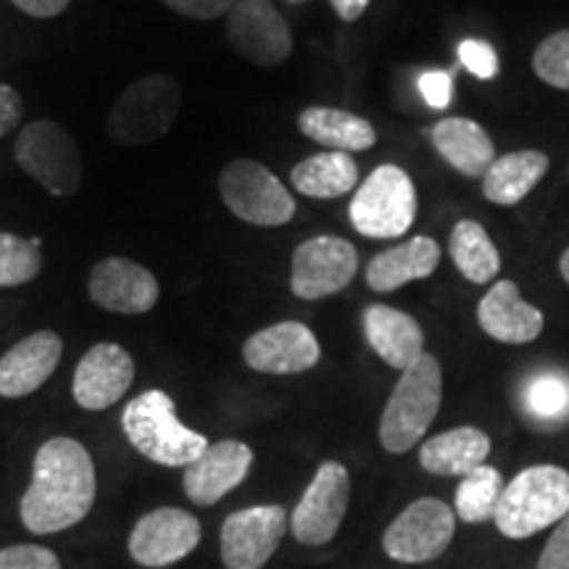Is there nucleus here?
<instances>
[{
  "label": "nucleus",
  "mask_w": 569,
  "mask_h": 569,
  "mask_svg": "<svg viewBox=\"0 0 569 569\" xmlns=\"http://www.w3.org/2000/svg\"><path fill=\"white\" fill-rule=\"evenodd\" d=\"M98 493L90 451L74 438H51L34 453L32 480L19 501L24 528L34 536H53L80 525Z\"/></svg>",
  "instance_id": "f257e3e1"
},
{
  "label": "nucleus",
  "mask_w": 569,
  "mask_h": 569,
  "mask_svg": "<svg viewBox=\"0 0 569 569\" xmlns=\"http://www.w3.org/2000/svg\"><path fill=\"white\" fill-rule=\"evenodd\" d=\"M443 403V369L438 359L422 353L398 377L393 393L380 417V446L388 453H407L415 448L430 425L436 422Z\"/></svg>",
  "instance_id": "f03ea898"
},
{
  "label": "nucleus",
  "mask_w": 569,
  "mask_h": 569,
  "mask_svg": "<svg viewBox=\"0 0 569 569\" xmlns=\"http://www.w3.org/2000/svg\"><path fill=\"white\" fill-rule=\"evenodd\" d=\"M122 430L140 457L161 467H188L209 448L206 436L180 422L163 390L134 396L122 411Z\"/></svg>",
  "instance_id": "7ed1b4c3"
},
{
  "label": "nucleus",
  "mask_w": 569,
  "mask_h": 569,
  "mask_svg": "<svg viewBox=\"0 0 569 569\" xmlns=\"http://www.w3.org/2000/svg\"><path fill=\"white\" fill-rule=\"evenodd\" d=\"M569 515V472L557 465L522 469L503 486L493 522L501 536L522 540Z\"/></svg>",
  "instance_id": "20e7f679"
},
{
  "label": "nucleus",
  "mask_w": 569,
  "mask_h": 569,
  "mask_svg": "<svg viewBox=\"0 0 569 569\" xmlns=\"http://www.w3.org/2000/svg\"><path fill=\"white\" fill-rule=\"evenodd\" d=\"M348 217H351L353 230L365 238H403L417 217L415 182L396 163H382L356 188Z\"/></svg>",
  "instance_id": "39448f33"
},
{
  "label": "nucleus",
  "mask_w": 569,
  "mask_h": 569,
  "mask_svg": "<svg viewBox=\"0 0 569 569\" xmlns=\"http://www.w3.org/2000/svg\"><path fill=\"white\" fill-rule=\"evenodd\" d=\"M180 84L169 74H148L117 98L109 113V134L117 146L142 148L172 130L180 111Z\"/></svg>",
  "instance_id": "423d86ee"
},
{
  "label": "nucleus",
  "mask_w": 569,
  "mask_h": 569,
  "mask_svg": "<svg viewBox=\"0 0 569 569\" xmlns=\"http://www.w3.org/2000/svg\"><path fill=\"white\" fill-rule=\"evenodd\" d=\"M17 163L40 188L56 198H69L82 184V156L77 142L61 124L38 119L19 132L13 146Z\"/></svg>",
  "instance_id": "0eeeda50"
},
{
  "label": "nucleus",
  "mask_w": 569,
  "mask_h": 569,
  "mask_svg": "<svg viewBox=\"0 0 569 569\" xmlns=\"http://www.w3.org/2000/svg\"><path fill=\"white\" fill-rule=\"evenodd\" d=\"M219 196L234 217L253 227H282L296 217L290 190L253 159H234L219 174Z\"/></svg>",
  "instance_id": "6e6552de"
},
{
  "label": "nucleus",
  "mask_w": 569,
  "mask_h": 569,
  "mask_svg": "<svg viewBox=\"0 0 569 569\" xmlns=\"http://www.w3.org/2000/svg\"><path fill=\"white\" fill-rule=\"evenodd\" d=\"M457 532V515L440 498H417L388 525L382 549L401 565H425L443 557Z\"/></svg>",
  "instance_id": "1a4fd4ad"
},
{
  "label": "nucleus",
  "mask_w": 569,
  "mask_h": 569,
  "mask_svg": "<svg viewBox=\"0 0 569 569\" xmlns=\"http://www.w3.org/2000/svg\"><path fill=\"white\" fill-rule=\"evenodd\" d=\"M351 501V475L340 461H325L290 515V532L301 546H325L338 536Z\"/></svg>",
  "instance_id": "9d476101"
},
{
  "label": "nucleus",
  "mask_w": 569,
  "mask_h": 569,
  "mask_svg": "<svg viewBox=\"0 0 569 569\" xmlns=\"http://www.w3.org/2000/svg\"><path fill=\"white\" fill-rule=\"evenodd\" d=\"M356 272H359V253L353 243L336 234H319L296 248L290 290L301 301H322L348 288Z\"/></svg>",
  "instance_id": "9b49d317"
},
{
  "label": "nucleus",
  "mask_w": 569,
  "mask_h": 569,
  "mask_svg": "<svg viewBox=\"0 0 569 569\" xmlns=\"http://www.w3.org/2000/svg\"><path fill=\"white\" fill-rule=\"evenodd\" d=\"M290 517L277 503L232 511L222 525V561L227 569H264L280 549Z\"/></svg>",
  "instance_id": "f8f14e48"
},
{
  "label": "nucleus",
  "mask_w": 569,
  "mask_h": 569,
  "mask_svg": "<svg viewBox=\"0 0 569 569\" xmlns=\"http://www.w3.org/2000/svg\"><path fill=\"white\" fill-rule=\"evenodd\" d=\"M201 522L190 511L161 507L142 515L130 532L127 549L140 567L159 569L190 557L201 543Z\"/></svg>",
  "instance_id": "ddd939ff"
},
{
  "label": "nucleus",
  "mask_w": 569,
  "mask_h": 569,
  "mask_svg": "<svg viewBox=\"0 0 569 569\" xmlns=\"http://www.w3.org/2000/svg\"><path fill=\"white\" fill-rule=\"evenodd\" d=\"M227 40L256 67H280L293 53V34L272 0H238L227 13Z\"/></svg>",
  "instance_id": "4468645a"
},
{
  "label": "nucleus",
  "mask_w": 569,
  "mask_h": 569,
  "mask_svg": "<svg viewBox=\"0 0 569 569\" xmlns=\"http://www.w3.org/2000/svg\"><path fill=\"white\" fill-rule=\"evenodd\" d=\"M322 359V346L303 322H277L243 343V361L261 375H301Z\"/></svg>",
  "instance_id": "2eb2a0df"
},
{
  "label": "nucleus",
  "mask_w": 569,
  "mask_h": 569,
  "mask_svg": "<svg viewBox=\"0 0 569 569\" xmlns=\"http://www.w3.org/2000/svg\"><path fill=\"white\" fill-rule=\"evenodd\" d=\"M88 293L92 303L113 315H148L161 298V288L156 274L138 261L124 256L98 261L88 280Z\"/></svg>",
  "instance_id": "dca6fc26"
},
{
  "label": "nucleus",
  "mask_w": 569,
  "mask_h": 569,
  "mask_svg": "<svg viewBox=\"0 0 569 569\" xmlns=\"http://www.w3.org/2000/svg\"><path fill=\"white\" fill-rule=\"evenodd\" d=\"M253 467V451L243 440H217L184 467L182 490L196 507H213L248 478Z\"/></svg>",
  "instance_id": "f3484780"
},
{
  "label": "nucleus",
  "mask_w": 569,
  "mask_h": 569,
  "mask_svg": "<svg viewBox=\"0 0 569 569\" xmlns=\"http://www.w3.org/2000/svg\"><path fill=\"white\" fill-rule=\"evenodd\" d=\"M134 380V361L117 343L92 346L77 365L71 393L84 411H106L124 398Z\"/></svg>",
  "instance_id": "a211bd4d"
},
{
  "label": "nucleus",
  "mask_w": 569,
  "mask_h": 569,
  "mask_svg": "<svg viewBox=\"0 0 569 569\" xmlns=\"http://www.w3.org/2000/svg\"><path fill=\"white\" fill-rule=\"evenodd\" d=\"M63 353L53 330H40L19 340L0 356V398H27L51 380Z\"/></svg>",
  "instance_id": "6ab92c4d"
},
{
  "label": "nucleus",
  "mask_w": 569,
  "mask_h": 569,
  "mask_svg": "<svg viewBox=\"0 0 569 569\" xmlns=\"http://www.w3.org/2000/svg\"><path fill=\"white\" fill-rule=\"evenodd\" d=\"M478 322L482 332L498 343L525 346L532 343L546 327V317L538 306L519 296L517 282L498 280L478 303Z\"/></svg>",
  "instance_id": "aec40b11"
},
{
  "label": "nucleus",
  "mask_w": 569,
  "mask_h": 569,
  "mask_svg": "<svg viewBox=\"0 0 569 569\" xmlns=\"http://www.w3.org/2000/svg\"><path fill=\"white\" fill-rule=\"evenodd\" d=\"M361 322H365V336L372 351L398 372L409 369L425 353L422 327L407 311L375 303L367 306Z\"/></svg>",
  "instance_id": "412c9836"
},
{
  "label": "nucleus",
  "mask_w": 569,
  "mask_h": 569,
  "mask_svg": "<svg viewBox=\"0 0 569 569\" xmlns=\"http://www.w3.org/2000/svg\"><path fill=\"white\" fill-rule=\"evenodd\" d=\"M440 264V246L427 234L403 240L401 246L377 253L367 267V284L375 293H393L403 284L425 280Z\"/></svg>",
  "instance_id": "4be33fe9"
},
{
  "label": "nucleus",
  "mask_w": 569,
  "mask_h": 569,
  "mask_svg": "<svg viewBox=\"0 0 569 569\" xmlns=\"http://www.w3.org/2000/svg\"><path fill=\"white\" fill-rule=\"evenodd\" d=\"M490 438L480 427H453L440 436L425 440L419 448V465L438 478H465L467 472L486 465Z\"/></svg>",
  "instance_id": "5701e85b"
},
{
  "label": "nucleus",
  "mask_w": 569,
  "mask_h": 569,
  "mask_svg": "<svg viewBox=\"0 0 569 569\" xmlns=\"http://www.w3.org/2000/svg\"><path fill=\"white\" fill-rule=\"evenodd\" d=\"M430 140L440 159L465 177H482L496 161V146L478 122L467 117H448L430 130Z\"/></svg>",
  "instance_id": "b1692460"
},
{
  "label": "nucleus",
  "mask_w": 569,
  "mask_h": 569,
  "mask_svg": "<svg viewBox=\"0 0 569 569\" xmlns=\"http://www.w3.org/2000/svg\"><path fill=\"white\" fill-rule=\"evenodd\" d=\"M549 156L543 151H515L496 156L482 174V196L496 206H517L549 174Z\"/></svg>",
  "instance_id": "393cba45"
},
{
  "label": "nucleus",
  "mask_w": 569,
  "mask_h": 569,
  "mask_svg": "<svg viewBox=\"0 0 569 569\" xmlns=\"http://www.w3.org/2000/svg\"><path fill=\"white\" fill-rule=\"evenodd\" d=\"M298 130L306 138L325 146L327 151L359 153L369 151L377 142V130L359 113L330 109V106H309L298 113Z\"/></svg>",
  "instance_id": "a878e982"
},
{
  "label": "nucleus",
  "mask_w": 569,
  "mask_h": 569,
  "mask_svg": "<svg viewBox=\"0 0 569 569\" xmlns=\"http://www.w3.org/2000/svg\"><path fill=\"white\" fill-rule=\"evenodd\" d=\"M290 182L306 198L332 201L359 188V163L351 153L325 151L298 161L290 169Z\"/></svg>",
  "instance_id": "bb28decb"
},
{
  "label": "nucleus",
  "mask_w": 569,
  "mask_h": 569,
  "mask_svg": "<svg viewBox=\"0 0 569 569\" xmlns=\"http://www.w3.org/2000/svg\"><path fill=\"white\" fill-rule=\"evenodd\" d=\"M448 253H451L459 274L472 284L490 282L501 269V253H498L486 227L475 219H461L453 224L451 238H448Z\"/></svg>",
  "instance_id": "cd10ccee"
},
{
  "label": "nucleus",
  "mask_w": 569,
  "mask_h": 569,
  "mask_svg": "<svg viewBox=\"0 0 569 569\" xmlns=\"http://www.w3.org/2000/svg\"><path fill=\"white\" fill-rule=\"evenodd\" d=\"M503 493V478L496 467L482 465L461 478L453 501V515L467 525H482L493 519L498 498Z\"/></svg>",
  "instance_id": "c85d7f7f"
},
{
  "label": "nucleus",
  "mask_w": 569,
  "mask_h": 569,
  "mask_svg": "<svg viewBox=\"0 0 569 569\" xmlns=\"http://www.w3.org/2000/svg\"><path fill=\"white\" fill-rule=\"evenodd\" d=\"M522 401L525 411L538 422H565L569 417V377L561 372H540L530 377Z\"/></svg>",
  "instance_id": "c756f323"
},
{
  "label": "nucleus",
  "mask_w": 569,
  "mask_h": 569,
  "mask_svg": "<svg viewBox=\"0 0 569 569\" xmlns=\"http://www.w3.org/2000/svg\"><path fill=\"white\" fill-rule=\"evenodd\" d=\"M42 269L38 238H19L13 232H0V288H19L32 282Z\"/></svg>",
  "instance_id": "7c9ffc66"
},
{
  "label": "nucleus",
  "mask_w": 569,
  "mask_h": 569,
  "mask_svg": "<svg viewBox=\"0 0 569 569\" xmlns=\"http://www.w3.org/2000/svg\"><path fill=\"white\" fill-rule=\"evenodd\" d=\"M532 71L549 88L569 90V30H559L540 40L532 53Z\"/></svg>",
  "instance_id": "2f4dec72"
},
{
  "label": "nucleus",
  "mask_w": 569,
  "mask_h": 569,
  "mask_svg": "<svg viewBox=\"0 0 569 569\" xmlns=\"http://www.w3.org/2000/svg\"><path fill=\"white\" fill-rule=\"evenodd\" d=\"M0 569H61V559L46 546L17 543L0 549Z\"/></svg>",
  "instance_id": "473e14b6"
},
{
  "label": "nucleus",
  "mask_w": 569,
  "mask_h": 569,
  "mask_svg": "<svg viewBox=\"0 0 569 569\" xmlns=\"http://www.w3.org/2000/svg\"><path fill=\"white\" fill-rule=\"evenodd\" d=\"M459 61L461 67H465L469 74L478 77V80H493L498 69H501L496 48L486 40L475 38L459 42Z\"/></svg>",
  "instance_id": "72a5a7b5"
},
{
  "label": "nucleus",
  "mask_w": 569,
  "mask_h": 569,
  "mask_svg": "<svg viewBox=\"0 0 569 569\" xmlns=\"http://www.w3.org/2000/svg\"><path fill=\"white\" fill-rule=\"evenodd\" d=\"M536 569H569V515L557 522V528L546 540Z\"/></svg>",
  "instance_id": "f704fd0d"
},
{
  "label": "nucleus",
  "mask_w": 569,
  "mask_h": 569,
  "mask_svg": "<svg viewBox=\"0 0 569 569\" xmlns=\"http://www.w3.org/2000/svg\"><path fill=\"white\" fill-rule=\"evenodd\" d=\"M419 92H422L425 103L430 106V109H448L453 96L451 74H448V71H425V74L419 77Z\"/></svg>",
  "instance_id": "c9c22d12"
},
{
  "label": "nucleus",
  "mask_w": 569,
  "mask_h": 569,
  "mask_svg": "<svg viewBox=\"0 0 569 569\" xmlns=\"http://www.w3.org/2000/svg\"><path fill=\"white\" fill-rule=\"evenodd\" d=\"M161 3L177 13H182V17L209 21L230 13L238 0H161Z\"/></svg>",
  "instance_id": "e433bc0d"
},
{
  "label": "nucleus",
  "mask_w": 569,
  "mask_h": 569,
  "mask_svg": "<svg viewBox=\"0 0 569 569\" xmlns=\"http://www.w3.org/2000/svg\"><path fill=\"white\" fill-rule=\"evenodd\" d=\"M21 113H24V103H21L19 92L11 84L0 82V138L17 130Z\"/></svg>",
  "instance_id": "4c0bfd02"
},
{
  "label": "nucleus",
  "mask_w": 569,
  "mask_h": 569,
  "mask_svg": "<svg viewBox=\"0 0 569 569\" xmlns=\"http://www.w3.org/2000/svg\"><path fill=\"white\" fill-rule=\"evenodd\" d=\"M19 11L34 19H53L69 9L71 0H11Z\"/></svg>",
  "instance_id": "58836bf2"
},
{
  "label": "nucleus",
  "mask_w": 569,
  "mask_h": 569,
  "mask_svg": "<svg viewBox=\"0 0 569 569\" xmlns=\"http://www.w3.org/2000/svg\"><path fill=\"white\" fill-rule=\"evenodd\" d=\"M369 3H372V0H330V6L338 13V19L343 21H356L365 17Z\"/></svg>",
  "instance_id": "ea45409f"
},
{
  "label": "nucleus",
  "mask_w": 569,
  "mask_h": 569,
  "mask_svg": "<svg viewBox=\"0 0 569 569\" xmlns=\"http://www.w3.org/2000/svg\"><path fill=\"white\" fill-rule=\"evenodd\" d=\"M559 274H561V280L569 284V246L565 248V253H561V259H559Z\"/></svg>",
  "instance_id": "a19ab883"
},
{
  "label": "nucleus",
  "mask_w": 569,
  "mask_h": 569,
  "mask_svg": "<svg viewBox=\"0 0 569 569\" xmlns=\"http://www.w3.org/2000/svg\"><path fill=\"white\" fill-rule=\"evenodd\" d=\"M284 3H290V6H298V3H306V0H284Z\"/></svg>",
  "instance_id": "79ce46f5"
}]
</instances>
